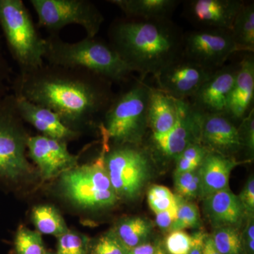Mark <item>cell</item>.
I'll return each mask as SVG.
<instances>
[{
	"label": "cell",
	"instance_id": "obj_41",
	"mask_svg": "<svg viewBox=\"0 0 254 254\" xmlns=\"http://www.w3.org/2000/svg\"><path fill=\"white\" fill-rule=\"evenodd\" d=\"M173 192L166 187L155 185L148 192V201L157 198H169L174 196Z\"/></svg>",
	"mask_w": 254,
	"mask_h": 254
},
{
	"label": "cell",
	"instance_id": "obj_27",
	"mask_svg": "<svg viewBox=\"0 0 254 254\" xmlns=\"http://www.w3.org/2000/svg\"><path fill=\"white\" fill-rule=\"evenodd\" d=\"M14 254H46L41 234L21 225L14 239Z\"/></svg>",
	"mask_w": 254,
	"mask_h": 254
},
{
	"label": "cell",
	"instance_id": "obj_10",
	"mask_svg": "<svg viewBox=\"0 0 254 254\" xmlns=\"http://www.w3.org/2000/svg\"><path fill=\"white\" fill-rule=\"evenodd\" d=\"M237 52L230 31L196 29L184 34V56L211 71L225 65Z\"/></svg>",
	"mask_w": 254,
	"mask_h": 254
},
{
	"label": "cell",
	"instance_id": "obj_20",
	"mask_svg": "<svg viewBox=\"0 0 254 254\" xmlns=\"http://www.w3.org/2000/svg\"><path fill=\"white\" fill-rule=\"evenodd\" d=\"M186 101L175 99L158 88H150L148 121L151 136H162L175 126Z\"/></svg>",
	"mask_w": 254,
	"mask_h": 254
},
{
	"label": "cell",
	"instance_id": "obj_17",
	"mask_svg": "<svg viewBox=\"0 0 254 254\" xmlns=\"http://www.w3.org/2000/svg\"><path fill=\"white\" fill-rule=\"evenodd\" d=\"M15 98L23 121L31 125L43 136L65 142L75 139L79 136L80 133L66 127L54 112L23 98Z\"/></svg>",
	"mask_w": 254,
	"mask_h": 254
},
{
	"label": "cell",
	"instance_id": "obj_13",
	"mask_svg": "<svg viewBox=\"0 0 254 254\" xmlns=\"http://www.w3.org/2000/svg\"><path fill=\"white\" fill-rule=\"evenodd\" d=\"M151 139L159 154L175 160L189 145L200 143L199 112L187 100L175 126L162 136H151Z\"/></svg>",
	"mask_w": 254,
	"mask_h": 254
},
{
	"label": "cell",
	"instance_id": "obj_43",
	"mask_svg": "<svg viewBox=\"0 0 254 254\" xmlns=\"http://www.w3.org/2000/svg\"><path fill=\"white\" fill-rule=\"evenodd\" d=\"M221 254L217 250L211 236L205 237L204 245H203V254Z\"/></svg>",
	"mask_w": 254,
	"mask_h": 254
},
{
	"label": "cell",
	"instance_id": "obj_34",
	"mask_svg": "<svg viewBox=\"0 0 254 254\" xmlns=\"http://www.w3.org/2000/svg\"><path fill=\"white\" fill-rule=\"evenodd\" d=\"M239 198L243 205L247 215L253 216L254 212V179L250 177L241 192Z\"/></svg>",
	"mask_w": 254,
	"mask_h": 254
},
{
	"label": "cell",
	"instance_id": "obj_39",
	"mask_svg": "<svg viewBox=\"0 0 254 254\" xmlns=\"http://www.w3.org/2000/svg\"><path fill=\"white\" fill-rule=\"evenodd\" d=\"M176 162V168H175V174L190 173V172L195 171L200 167V164L196 162L193 161L182 155H178L175 159Z\"/></svg>",
	"mask_w": 254,
	"mask_h": 254
},
{
	"label": "cell",
	"instance_id": "obj_25",
	"mask_svg": "<svg viewBox=\"0 0 254 254\" xmlns=\"http://www.w3.org/2000/svg\"><path fill=\"white\" fill-rule=\"evenodd\" d=\"M31 219L40 234L59 237L69 230L63 215L53 205H36L32 210Z\"/></svg>",
	"mask_w": 254,
	"mask_h": 254
},
{
	"label": "cell",
	"instance_id": "obj_24",
	"mask_svg": "<svg viewBox=\"0 0 254 254\" xmlns=\"http://www.w3.org/2000/svg\"><path fill=\"white\" fill-rule=\"evenodd\" d=\"M231 34L238 52L253 54L254 51V4L244 3L237 14Z\"/></svg>",
	"mask_w": 254,
	"mask_h": 254
},
{
	"label": "cell",
	"instance_id": "obj_14",
	"mask_svg": "<svg viewBox=\"0 0 254 254\" xmlns=\"http://www.w3.org/2000/svg\"><path fill=\"white\" fill-rule=\"evenodd\" d=\"M244 3L242 0H190L185 13L198 29L231 31Z\"/></svg>",
	"mask_w": 254,
	"mask_h": 254
},
{
	"label": "cell",
	"instance_id": "obj_19",
	"mask_svg": "<svg viewBox=\"0 0 254 254\" xmlns=\"http://www.w3.org/2000/svg\"><path fill=\"white\" fill-rule=\"evenodd\" d=\"M203 200L205 216L214 228H240L247 213L238 195L230 189L213 193Z\"/></svg>",
	"mask_w": 254,
	"mask_h": 254
},
{
	"label": "cell",
	"instance_id": "obj_11",
	"mask_svg": "<svg viewBox=\"0 0 254 254\" xmlns=\"http://www.w3.org/2000/svg\"><path fill=\"white\" fill-rule=\"evenodd\" d=\"M213 72L182 55L153 76L158 89L175 99L189 100Z\"/></svg>",
	"mask_w": 254,
	"mask_h": 254
},
{
	"label": "cell",
	"instance_id": "obj_36",
	"mask_svg": "<svg viewBox=\"0 0 254 254\" xmlns=\"http://www.w3.org/2000/svg\"><path fill=\"white\" fill-rule=\"evenodd\" d=\"M177 210L178 208L176 204L173 208L155 214L156 215L155 222L157 225L162 230H170L177 218Z\"/></svg>",
	"mask_w": 254,
	"mask_h": 254
},
{
	"label": "cell",
	"instance_id": "obj_21",
	"mask_svg": "<svg viewBox=\"0 0 254 254\" xmlns=\"http://www.w3.org/2000/svg\"><path fill=\"white\" fill-rule=\"evenodd\" d=\"M237 165L239 163L233 157L208 152L198 168L200 198L204 199L208 195L229 188L230 174Z\"/></svg>",
	"mask_w": 254,
	"mask_h": 254
},
{
	"label": "cell",
	"instance_id": "obj_4",
	"mask_svg": "<svg viewBox=\"0 0 254 254\" xmlns=\"http://www.w3.org/2000/svg\"><path fill=\"white\" fill-rule=\"evenodd\" d=\"M151 87L140 80L115 95L105 112L100 128L115 144H138L148 127V102Z\"/></svg>",
	"mask_w": 254,
	"mask_h": 254
},
{
	"label": "cell",
	"instance_id": "obj_28",
	"mask_svg": "<svg viewBox=\"0 0 254 254\" xmlns=\"http://www.w3.org/2000/svg\"><path fill=\"white\" fill-rule=\"evenodd\" d=\"M177 205V218L168 232L196 227L200 224V214L194 203L175 195Z\"/></svg>",
	"mask_w": 254,
	"mask_h": 254
},
{
	"label": "cell",
	"instance_id": "obj_35",
	"mask_svg": "<svg viewBox=\"0 0 254 254\" xmlns=\"http://www.w3.org/2000/svg\"><path fill=\"white\" fill-rule=\"evenodd\" d=\"M198 173V169L195 171L190 173L175 174L174 180H175V187L177 195L184 198L187 190L190 187V184L193 181L195 176Z\"/></svg>",
	"mask_w": 254,
	"mask_h": 254
},
{
	"label": "cell",
	"instance_id": "obj_22",
	"mask_svg": "<svg viewBox=\"0 0 254 254\" xmlns=\"http://www.w3.org/2000/svg\"><path fill=\"white\" fill-rule=\"evenodd\" d=\"M131 19H170L176 9L177 0H110Z\"/></svg>",
	"mask_w": 254,
	"mask_h": 254
},
{
	"label": "cell",
	"instance_id": "obj_6",
	"mask_svg": "<svg viewBox=\"0 0 254 254\" xmlns=\"http://www.w3.org/2000/svg\"><path fill=\"white\" fill-rule=\"evenodd\" d=\"M108 141L103 140V151L93 163L77 165L60 175L64 195L73 204L87 210L113 206L118 202L105 168Z\"/></svg>",
	"mask_w": 254,
	"mask_h": 254
},
{
	"label": "cell",
	"instance_id": "obj_30",
	"mask_svg": "<svg viewBox=\"0 0 254 254\" xmlns=\"http://www.w3.org/2000/svg\"><path fill=\"white\" fill-rule=\"evenodd\" d=\"M128 250L120 242L113 230L91 242L88 254H127Z\"/></svg>",
	"mask_w": 254,
	"mask_h": 254
},
{
	"label": "cell",
	"instance_id": "obj_32",
	"mask_svg": "<svg viewBox=\"0 0 254 254\" xmlns=\"http://www.w3.org/2000/svg\"><path fill=\"white\" fill-rule=\"evenodd\" d=\"M238 128L242 148H245L250 155L254 151V109L252 108L245 118L241 120Z\"/></svg>",
	"mask_w": 254,
	"mask_h": 254
},
{
	"label": "cell",
	"instance_id": "obj_31",
	"mask_svg": "<svg viewBox=\"0 0 254 254\" xmlns=\"http://www.w3.org/2000/svg\"><path fill=\"white\" fill-rule=\"evenodd\" d=\"M169 254H189L192 246V236L184 230L170 232L165 239Z\"/></svg>",
	"mask_w": 254,
	"mask_h": 254
},
{
	"label": "cell",
	"instance_id": "obj_23",
	"mask_svg": "<svg viewBox=\"0 0 254 254\" xmlns=\"http://www.w3.org/2000/svg\"><path fill=\"white\" fill-rule=\"evenodd\" d=\"M153 227L146 219L131 217L122 219L113 230L115 235L129 251L134 247L146 243Z\"/></svg>",
	"mask_w": 254,
	"mask_h": 254
},
{
	"label": "cell",
	"instance_id": "obj_15",
	"mask_svg": "<svg viewBox=\"0 0 254 254\" xmlns=\"http://www.w3.org/2000/svg\"><path fill=\"white\" fill-rule=\"evenodd\" d=\"M200 143L208 152L232 157L242 149L238 128L226 114L199 113Z\"/></svg>",
	"mask_w": 254,
	"mask_h": 254
},
{
	"label": "cell",
	"instance_id": "obj_37",
	"mask_svg": "<svg viewBox=\"0 0 254 254\" xmlns=\"http://www.w3.org/2000/svg\"><path fill=\"white\" fill-rule=\"evenodd\" d=\"M253 217H250L245 231L242 235L246 254H254V222Z\"/></svg>",
	"mask_w": 254,
	"mask_h": 254
},
{
	"label": "cell",
	"instance_id": "obj_9",
	"mask_svg": "<svg viewBox=\"0 0 254 254\" xmlns=\"http://www.w3.org/2000/svg\"><path fill=\"white\" fill-rule=\"evenodd\" d=\"M38 16L39 27L49 34H59L63 28L76 24L84 29L88 38H95L105 18L89 0H31Z\"/></svg>",
	"mask_w": 254,
	"mask_h": 254
},
{
	"label": "cell",
	"instance_id": "obj_38",
	"mask_svg": "<svg viewBox=\"0 0 254 254\" xmlns=\"http://www.w3.org/2000/svg\"><path fill=\"white\" fill-rule=\"evenodd\" d=\"M148 202L150 209L155 214L168 210L177 204L175 195L169 198H157V199L148 200Z\"/></svg>",
	"mask_w": 254,
	"mask_h": 254
},
{
	"label": "cell",
	"instance_id": "obj_3",
	"mask_svg": "<svg viewBox=\"0 0 254 254\" xmlns=\"http://www.w3.org/2000/svg\"><path fill=\"white\" fill-rule=\"evenodd\" d=\"M46 43L44 60L50 64L83 68L112 83L127 81L133 72L110 44L97 38L70 43L59 34H49Z\"/></svg>",
	"mask_w": 254,
	"mask_h": 254
},
{
	"label": "cell",
	"instance_id": "obj_1",
	"mask_svg": "<svg viewBox=\"0 0 254 254\" xmlns=\"http://www.w3.org/2000/svg\"><path fill=\"white\" fill-rule=\"evenodd\" d=\"M113 83L80 68L44 63L20 73L11 81L12 94L54 112L68 128L81 133L104 116L115 94Z\"/></svg>",
	"mask_w": 254,
	"mask_h": 254
},
{
	"label": "cell",
	"instance_id": "obj_18",
	"mask_svg": "<svg viewBox=\"0 0 254 254\" xmlns=\"http://www.w3.org/2000/svg\"><path fill=\"white\" fill-rule=\"evenodd\" d=\"M254 58L250 53L238 64L225 114L234 122H241L254 108Z\"/></svg>",
	"mask_w": 254,
	"mask_h": 254
},
{
	"label": "cell",
	"instance_id": "obj_8",
	"mask_svg": "<svg viewBox=\"0 0 254 254\" xmlns=\"http://www.w3.org/2000/svg\"><path fill=\"white\" fill-rule=\"evenodd\" d=\"M137 145L115 144L105 153V168L118 198H136L149 177L150 157Z\"/></svg>",
	"mask_w": 254,
	"mask_h": 254
},
{
	"label": "cell",
	"instance_id": "obj_16",
	"mask_svg": "<svg viewBox=\"0 0 254 254\" xmlns=\"http://www.w3.org/2000/svg\"><path fill=\"white\" fill-rule=\"evenodd\" d=\"M238 64L224 65L215 70L200 86L190 103L201 113L225 114Z\"/></svg>",
	"mask_w": 254,
	"mask_h": 254
},
{
	"label": "cell",
	"instance_id": "obj_42",
	"mask_svg": "<svg viewBox=\"0 0 254 254\" xmlns=\"http://www.w3.org/2000/svg\"><path fill=\"white\" fill-rule=\"evenodd\" d=\"M127 254H166L157 246L144 243L128 251Z\"/></svg>",
	"mask_w": 254,
	"mask_h": 254
},
{
	"label": "cell",
	"instance_id": "obj_40",
	"mask_svg": "<svg viewBox=\"0 0 254 254\" xmlns=\"http://www.w3.org/2000/svg\"><path fill=\"white\" fill-rule=\"evenodd\" d=\"M206 237V234L203 231L195 232L192 235V246L189 254H203V245Z\"/></svg>",
	"mask_w": 254,
	"mask_h": 254
},
{
	"label": "cell",
	"instance_id": "obj_2",
	"mask_svg": "<svg viewBox=\"0 0 254 254\" xmlns=\"http://www.w3.org/2000/svg\"><path fill=\"white\" fill-rule=\"evenodd\" d=\"M108 34L110 46L141 81L183 55L184 33L170 19L117 20Z\"/></svg>",
	"mask_w": 254,
	"mask_h": 254
},
{
	"label": "cell",
	"instance_id": "obj_26",
	"mask_svg": "<svg viewBox=\"0 0 254 254\" xmlns=\"http://www.w3.org/2000/svg\"><path fill=\"white\" fill-rule=\"evenodd\" d=\"M211 237L220 254H246L240 228L225 227L215 229Z\"/></svg>",
	"mask_w": 254,
	"mask_h": 254
},
{
	"label": "cell",
	"instance_id": "obj_44",
	"mask_svg": "<svg viewBox=\"0 0 254 254\" xmlns=\"http://www.w3.org/2000/svg\"><path fill=\"white\" fill-rule=\"evenodd\" d=\"M46 254H58V253H53V252H47Z\"/></svg>",
	"mask_w": 254,
	"mask_h": 254
},
{
	"label": "cell",
	"instance_id": "obj_5",
	"mask_svg": "<svg viewBox=\"0 0 254 254\" xmlns=\"http://www.w3.org/2000/svg\"><path fill=\"white\" fill-rule=\"evenodd\" d=\"M0 26L18 72H27L44 64L46 38L37 31L23 1L0 0Z\"/></svg>",
	"mask_w": 254,
	"mask_h": 254
},
{
	"label": "cell",
	"instance_id": "obj_7",
	"mask_svg": "<svg viewBox=\"0 0 254 254\" xmlns=\"http://www.w3.org/2000/svg\"><path fill=\"white\" fill-rule=\"evenodd\" d=\"M11 93L0 101V182L15 184L33 172L27 160L28 135Z\"/></svg>",
	"mask_w": 254,
	"mask_h": 254
},
{
	"label": "cell",
	"instance_id": "obj_12",
	"mask_svg": "<svg viewBox=\"0 0 254 254\" xmlns=\"http://www.w3.org/2000/svg\"><path fill=\"white\" fill-rule=\"evenodd\" d=\"M27 150L44 180L60 176L78 165V156L69 153L67 142L37 135L28 137Z\"/></svg>",
	"mask_w": 254,
	"mask_h": 254
},
{
	"label": "cell",
	"instance_id": "obj_33",
	"mask_svg": "<svg viewBox=\"0 0 254 254\" xmlns=\"http://www.w3.org/2000/svg\"><path fill=\"white\" fill-rule=\"evenodd\" d=\"M11 81V66L0 43V101L9 94Z\"/></svg>",
	"mask_w": 254,
	"mask_h": 254
},
{
	"label": "cell",
	"instance_id": "obj_29",
	"mask_svg": "<svg viewBox=\"0 0 254 254\" xmlns=\"http://www.w3.org/2000/svg\"><path fill=\"white\" fill-rule=\"evenodd\" d=\"M58 254H88L91 240L86 235L68 230L58 237Z\"/></svg>",
	"mask_w": 254,
	"mask_h": 254
}]
</instances>
